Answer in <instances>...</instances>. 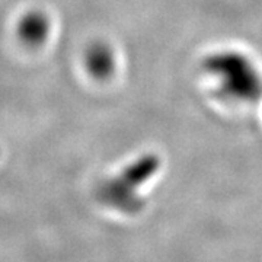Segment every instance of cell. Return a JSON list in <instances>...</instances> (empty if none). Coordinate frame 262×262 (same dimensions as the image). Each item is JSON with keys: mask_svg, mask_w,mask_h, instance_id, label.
<instances>
[{"mask_svg": "<svg viewBox=\"0 0 262 262\" xmlns=\"http://www.w3.org/2000/svg\"><path fill=\"white\" fill-rule=\"evenodd\" d=\"M160 168L155 153H144L128 162L113 178L103 181L98 188V198L105 206L125 214L139 213L143 207L139 191L153 178Z\"/></svg>", "mask_w": 262, "mask_h": 262, "instance_id": "2", "label": "cell"}, {"mask_svg": "<svg viewBox=\"0 0 262 262\" xmlns=\"http://www.w3.org/2000/svg\"><path fill=\"white\" fill-rule=\"evenodd\" d=\"M84 67L89 76L98 82L113 79L118 69V58L113 46L102 39L91 42L84 51Z\"/></svg>", "mask_w": 262, "mask_h": 262, "instance_id": "3", "label": "cell"}, {"mask_svg": "<svg viewBox=\"0 0 262 262\" xmlns=\"http://www.w3.org/2000/svg\"><path fill=\"white\" fill-rule=\"evenodd\" d=\"M201 73L223 102L251 106L261 101V67L241 48L222 47L207 53L201 60Z\"/></svg>", "mask_w": 262, "mask_h": 262, "instance_id": "1", "label": "cell"}, {"mask_svg": "<svg viewBox=\"0 0 262 262\" xmlns=\"http://www.w3.org/2000/svg\"><path fill=\"white\" fill-rule=\"evenodd\" d=\"M19 38L29 47L41 46L50 34V20L41 12H31L20 19L18 27Z\"/></svg>", "mask_w": 262, "mask_h": 262, "instance_id": "4", "label": "cell"}]
</instances>
